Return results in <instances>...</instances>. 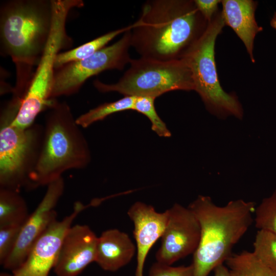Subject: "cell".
<instances>
[{
    "label": "cell",
    "mask_w": 276,
    "mask_h": 276,
    "mask_svg": "<svg viewBox=\"0 0 276 276\" xmlns=\"http://www.w3.org/2000/svg\"><path fill=\"white\" fill-rule=\"evenodd\" d=\"M208 24L194 1H148L131 30V46L141 57L181 59Z\"/></svg>",
    "instance_id": "cell-1"
},
{
    "label": "cell",
    "mask_w": 276,
    "mask_h": 276,
    "mask_svg": "<svg viewBox=\"0 0 276 276\" xmlns=\"http://www.w3.org/2000/svg\"><path fill=\"white\" fill-rule=\"evenodd\" d=\"M51 0H9L0 7V52L16 68L13 97L20 99L43 54L52 25Z\"/></svg>",
    "instance_id": "cell-2"
},
{
    "label": "cell",
    "mask_w": 276,
    "mask_h": 276,
    "mask_svg": "<svg viewBox=\"0 0 276 276\" xmlns=\"http://www.w3.org/2000/svg\"><path fill=\"white\" fill-rule=\"evenodd\" d=\"M188 207L201 229L199 243L193 254L194 276H208L232 255L233 247L252 223L256 204L240 199L218 206L210 197L199 195Z\"/></svg>",
    "instance_id": "cell-3"
},
{
    "label": "cell",
    "mask_w": 276,
    "mask_h": 276,
    "mask_svg": "<svg viewBox=\"0 0 276 276\" xmlns=\"http://www.w3.org/2000/svg\"><path fill=\"white\" fill-rule=\"evenodd\" d=\"M45 118L41 149L28 187L48 185L70 169L86 167L90 160L87 141L65 102L56 99Z\"/></svg>",
    "instance_id": "cell-4"
},
{
    "label": "cell",
    "mask_w": 276,
    "mask_h": 276,
    "mask_svg": "<svg viewBox=\"0 0 276 276\" xmlns=\"http://www.w3.org/2000/svg\"><path fill=\"white\" fill-rule=\"evenodd\" d=\"M225 25L221 11H218L181 59L191 70L194 90L208 110L220 119L233 116L241 119L242 107L236 96L227 93L221 87L215 63V42Z\"/></svg>",
    "instance_id": "cell-5"
},
{
    "label": "cell",
    "mask_w": 276,
    "mask_h": 276,
    "mask_svg": "<svg viewBox=\"0 0 276 276\" xmlns=\"http://www.w3.org/2000/svg\"><path fill=\"white\" fill-rule=\"evenodd\" d=\"M74 4L69 1L52 2V25L43 54L30 83L22 97L18 110L12 124L20 128L34 124L38 115L49 109L54 99L51 98L54 76V61L60 51L72 46V39L66 31V22Z\"/></svg>",
    "instance_id": "cell-6"
},
{
    "label": "cell",
    "mask_w": 276,
    "mask_h": 276,
    "mask_svg": "<svg viewBox=\"0 0 276 276\" xmlns=\"http://www.w3.org/2000/svg\"><path fill=\"white\" fill-rule=\"evenodd\" d=\"M17 110L7 104L0 119V188L20 191L28 187L38 160L44 127L34 124L26 128L12 124Z\"/></svg>",
    "instance_id": "cell-7"
},
{
    "label": "cell",
    "mask_w": 276,
    "mask_h": 276,
    "mask_svg": "<svg viewBox=\"0 0 276 276\" xmlns=\"http://www.w3.org/2000/svg\"><path fill=\"white\" fill-rule=\"evenodd\" d=\"M130 64L117 83L106 84L96 79L94 86L101 93L155 99L170 91L194 90L191 70L183 59L160 61L141 57L131 59Z\"/></svg>",
    "instance_id": "cell-8"
},
{
    "label": "cell",
    "mask_w": 276,
    "mask_h": 276,
    "mask_svg": "<svg viewBox=\"0 0 276 276\" xmlns=\"http://www.w3.org/2000/svg\"><path fill=\"white\" fill-rule=\"evenodd\" d=\"M131 30L125 32L113 44L92 55L55 70L51 98L75 94L88 79L104 71L123 70L131 59L128 52L131 47Z\"/></svg>",
    "instance_id": "cell-9"
},
{
    "label": "cell",
    "mask_w": 276,
    "mask_h": 276,
    "mask_svg": "<svg viewBox=\"0 0 276 276\" xmlns=\"http://www.w3.org/2000/svg\"><path fill=\"white\" fill-rule=\"evenodd\" d=\"M168 217L155 255L157 262L171 265L196 250L200 239L199 221L189 207L175 203L167 210Z\"/></svg>",
    "instance_id": "cell-10"
},
{
    "label": "cell",
    "mask_w": 276,
    "mask_h": 276,
    "mask_svg": "<svg viewBox=\"0 0 276 276\" xmlns=\"http://www.w3.org/2000/svg\"><path fill=\"white\" fill-rule=\"evenodd\" d=\"M47 186L44 196L24 223L11 253L3 264L5 268L13 271L19 267L38 237L56 219L54 208L63 193V178L61 177Z\"/></svg>",
    "instance_id": "cell-11"
},
{
    "label": "cell",
    "mask_w": 276,
    "mask_h": 276,
    "mask_svg": "<svg viewBox=\"0 0 276 276\" xmlns=\"http://www.w3.org/2000/svg\"><path fill=\"white\" fill-rule=\"evenodd\" d=\"M89 205L75 203L74 211L61 221L54 220L35 241L24 263L12 276H48L54 267L64 236L77 216Z\"/></svg>",
    "instance_id": "cell-12"
},
{
    "label": "cell",
    "mask_w": 276,
    "mask_h": 276,
    "mask_svg": "<svg viewBox=\"0 0 276 276\" xmlns=\"http://www.w3.org/2000/svg\"><path fill=\"white\" fill-rule=\"evenodd\" d=\"M98 237L86 225L77 224L67 231L54 271L57 276H77L95 262Z\"/></svg>",
    "instance_id": "cell-13"
},
{
    "label": "cell",
    "mask_w": 276,
    "mask_h": 276,
    "mask_svg": "<svg viewBox=\"0 0 276 276\" xmlns=\"http://www.w3.org/2000/svg\"><path fill=\"white\" fill-rule=\"evenodd\" d=\"M127 214L134 225L137 250L135 276H143L146 258L152 246L163 234L168 213L167 210L157 212L152 206L137 201L130 206Z\"/></svg>",
    "instance_id": "cell-14"
},
{
    "label": "cell",
    "mask_w": 276,
    "mask_h": 276,
    "mask_svg": "<svg viewBox=\"0 0 276 276\" xmlns=\"http://www.w3.org/2000/svg\"><path fill=\"white\" fill-rule=\"evenodd\" d=\"M221 14L225 25L229 26L244 43L252 62L256 35L263 28L259 26L255 13L257 2L252 0H223Z\"/></svg>",
    "instance_id": "cell-15"
},
{
    "label": "cell",
    "mask_w": 276,
    "mask_h": 276,
    "mask_svg": "<svg viewBox=\"0 0 276 276\" xmlns=\"http://www.w3.org/2000/svg\"><path fill=\"white\" fill-rule=\"evenodd\" d=\"M135 250L126 233L118 229H108L98 238L95 262L105 270L117 271L130 262Z\"/></svg>",
    "instance_id": "cell-16"
},
{
    "label": "cell",
    "mask_w": 276,
    "mask_h": 276,
    "mask_svg": "<svg viewBox=\"0 0 276 276\" xmlns=\"http://www.w3.org/2000/svg\"><path fill=\"white\" fill-rule=\"evenodd\" d=\"M133 27L134 24L110 31L74 49L59 52L55 59V70L68 63L81 60L92 55L105 47L108 42L118 35L132 29Z\"/></svg>",
    "instance_id": "cell-17"
},
{
    "label": "cell",
    "mask_w": 276,
    "mask_h": 276,
    "mask_svg": "<svg viewBox=\"0 0 276 276\" xmlns=\"http://www.w3.org/2000/svg\"><path fill=\"white\" fill-rule=\"evenodd\" d=\"M28 217L26 202L19 192L0 188V225L24 224Z\"/></svg>",
    "instance_id": "cell-18"
},
{
    "label": "cell",
    "mask_w": 276,
    "mask_h": 276,
    "mask_svg": "<svg viewBox=\"0 0 276 276\" xmlns=\"http://www.w3.org/2000/svg\"><path fill=\"white\" fill-rule=\"evenodd\" d=\"M232 276H276L263 264L253 252L243 251L232 254L225 261Z\"/></svg>",
    "instance_id": "cell-19"
},
{
    "label": "cell",
    "mask_w": 276,
    "mask_h": 276,
    "mask_svg": "<svg viewBox=\"0 0 276 276\" xmlns=\"http://www.w3.org/2000/svg\"><path fill=\"white\" fill-rule=\"evenodd\" d=\"M135 98L134 96H124L116 101L101 104L79 116L76 118V122L80 127L87 128L114 113L133 110Z\"/></svg>",
    "instance_id": "cell-20"
},
{
    "label": "cell",
    "mask_w": 276,
    "mask_h": 276,
    "mask_svg": "<svg viewBox=\"0 0 276 276\" xmlns=\"http://www.w3.org/2000/svg\"><path fill=\"white\" fill-rule=\"evenodd\" d=\"M253 245L255 256L276 273V234L258 229Z\"/></svg>",
    "instance_id": "cell-21"
},
{
    "label": "cell",
    "mask_w": 276,
    "mask_h": 276,
    "mask_svg": "<svg viewBox=\"0 0 276 276\" xmlns=\"http://www.w3.org/2000/svg\"><path fill=\"white\" fill-rule=\"evenodd\" d=\"M255 226L276 234V190L256 208Z\"/></svg>",
    "instance_id": "cell-22"
},
{
    "label": "cell",
    "mask_w": 276,
    "mask_h": 276,
    "mask_svg": "<svg viewBox=\"0 0 276 276\" xmlns=\"http://www.w3.org/2000/svg\"><path fill=\"white\" fill-rule=\"evenodd\" d=\"M155 98L149 97H136L133 110L147 117L151 123V128L157 135L170 137V131L158 115L154 105Z\"/></svg>",
    "instance_id": "cell-23"
},
{
    "label": "cell",
    "mask_w": 276,
    "mask_h": 276,
    "mask_svg": "<svg viewBox=\"0 0 276 276\" xmlns=\"http://www.w3.org/2000/svg\"><path fill=\"white\" fill-rule=\"evenodd\" d=\"M24 224L0 225V262L3 264L11 253Z\"/></svg>",
    "instance_id": "cell-24"
},
{
    "label": "cell",
    "mask_w": 276,
    "mask_h": 276,
    "mask_svg": "<svg viewBox=\"0 0 276 276\" xmlns=\"http://www.w3.org/2000/svg\"><path fill=\"white\" fill-rule=\"evenodd\" d=\"M149 276H194L193 264L177 267L156 261L151 267Z\"/></svg>",
    "instance_id": "cell-25"
},
{
    "label": "cell",
    "mask_w": 276,
    "mask_h": 276,
    "mask_svg": "<svg viewBox=\"0 0 276 276\" xmlns=\"http://www.w3.org/2000/svg\"><path fill=\"white\" fill-rule=\"evenodd\" d=\"M194 2L200 14L208 22L218 12V4L221 3L219 0H195Z\"/></svg>",
    "instance_id": "cell-26"
},
{
    "label": "cell",
    "mask_w": 276,
    "mask_h": 276,
    "mask_svg": "<svg viewBox=\"0 0 276 276\" xmlns=\"http://www.w3.org/2000/svg\"><path fill=\"white\" fill-rule=\"evenodd\" d=\"M214 271V276H232L228 268L223 263L218 265Z\"/></svg>",
    "instance_id": "cell-27"
},
{
    "label": "cell",
    "mask_w": 276,
    "mask_h": 276,
    "mask_svg": "<svg viewBox=\"0 0 276 276\" xmlns=\"http://www.w3.org/2000/svg\"><path fill=\"white\" fill-rule=\"evenodd\" d=\"M270 25L273 28L276 30V12H274L270 20Z\"/></svg>",
    "instance_id": "cell-28"
},
{
    "label": "cell",
    "mask_w": 276,
    "mask_h": 276,
    "mask_svg": "<svg viewBox=\"0 0 276 276\" xmlns=\"http://www.w3.org/2000/svg\"><path fill=\"white\" fill-rule=\"evenodd\" d=\"M1 276H9V275L6 274L2 273L1 274Z\"/></svg>",
    "instance_id": "cell-29"
}]
</instances>
